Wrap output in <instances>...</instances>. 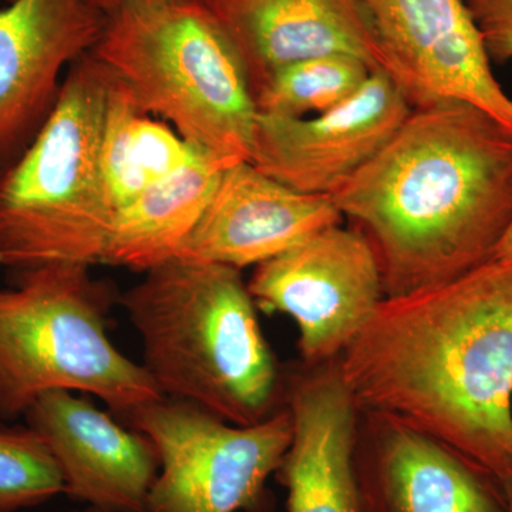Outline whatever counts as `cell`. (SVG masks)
Segmentation results:
<instances>
[{
  "instance_id": "cell-19",
  "label": "cell",
  "mask_w": 512,
  "mask_h": 512,
  "mask_svg": "<svg viewBox=\"0 0 512 512\" xmlns=\"http://www.w3.org/2000/svg\"><path fill=\"white\" fill-rule=\"evenodd\" d=\"M373 72L363 60L348 55L301 60L266 80L254 94L256 111L296 119L326 113L355 96Z\"/></svg>"
},
{
  "instance_id": "cell-20",
  "label": "cell",
  "mask_w": 512,
  "mask_h": 512,
  "mask_svg": "<svg viewBox=\"0 0 512 512\" xmlns=\"http://www.w3.org/2000/svg\"><path fill=\"white\" fill-rule=\"evenodd\" d=\"M64 494L62 471L28 424L0 420V512H19Z\"/></svg>"
},
{
  "instance_id": "cell-8",
  "label": "cell",
  "mask_w": 512,
  "mask_h": 512,
  "mask_svg": "<svg viewBox=\"0 0 512 512\" xmlns=\"http://www.w3.org/2000/svg\"><path fill=\"white\" fill-rule=\"evenodd\" d=\"M247 285L256 308L293 319L308 366L338 359L384 299L375 249L342 222L256 265Z\"/></svg>"
},
{
  "instance_id": "cell-22",
  "label": "cell",
  "mask_w": 512,
  "mask_h": 512,
  "mask_svg": "<svg viewBox=\"0 0 512 512\" xmlns=\"http://www.w3.org/2000/svg\"><path fill=\"white\" fill-rule=\"evenodd\" d=\"M167 2V0H89L94 9L99 10L104 18L128 8V6L144 5V3Z\"/></svg>"
},
{
  "instance_id": "cell-24",
  "label": "cell",
  "mask_w": 512,
  "mask_h": 512,
  "mask_svg": "<svg viewBox=\"0 0 512 512\" xmlns=\"http://www.w3.org/2000/svg\"><path fill=\"white\" fill-rule=\"evenodd\" d=\"M500 484L503 488L505 508H507V512H512V476L505 478Z\"/></svg>"
},
{
  "instance_id": "cell-21",
  "label": "cell",
  "mask_w": 512,
  "mask_h": 512,
  "mask_svg": "<svg viewBox=\"0 0 512 512\" xmlns=\"http://www.w3.org/2000/svg\"><path fill=\"white\" fill-rule=\"evenodd\" d=\"M467 5L490 60H511L512 0H468Z\"/></svg>"
},
{
  "instance_id": "cell-5",
  "label": "cell",
  "mask_w": 512,
  "mask_h": 512,
  "mask_svg": "<svg viewBox=\"0 0 512 512\" xmlns=\"http://www.w3.org/2000/svg\"><path fill=\"white\" fill-rule=\"evenodd\" d=\"M147 113L225 164L249 161L256 107L244 64L201 0L128 6L92 50Z\"/></svg>"
},
{
  "instance_id": "cell-13",
  "label": "cell",
  "mask_w": 512,
  "mask_h": 512,
  "mask_svg": "<svg viewBox=\"0 0 512 512\" xmlns=\"http://www.w3.org/2000/svg\"><path fill=\"white\" fill-rule=\"evenodd\" d=\"M111 414L86 397L53 390L23 417L56 458L64 495L100 510L146 512L160 470L156 447Z\"/></svg>"
},
{
  "instance_id": "cell-6",
  "label": "cell",
  "mask_w": 512,
  "mask_h": 512,
  "mask_svg": "<svg viewBox=\"0 0 512 512\" xmlns=\"http://www.w3.org/2000/svg\"><path fill=\"white\" fill-rule=\"evenodd\" d=\"M90 268L36 266L0 286V420L25 416L53 390L92 394L119 419L164 397L111 342L107 319L119 296Z\"/></svg>"
},
{
  "instance_id": "cell-11",
  "label": "cell",
  "mask_w": 512,
  "mask_h": 512,
  "mask_svg": "<svg viewBox=\"0 0 512 512\" xmlns=\"http://www.w3.org/2000/svg\"><path fill=\"white\" fill-rule=\"evenodd\" d=\"M104 23L89 0H10L0 6V171L37 136L67 70L92 52Z\"/></svg>"
},
{
  "instance_id": "cell-3",
  "label": "cell",
  "mask_w": 512,
  "mask_h": 512,
  "mask_svg": "<svg viewBox=\"0 0 512 512\" xmlns=\"http://www.w3.org/2000/svg\"><path fill=\"white\" fill-rule=\"evenodd\" d=\"M117 302L140 335L143 365L165 397L251 426L285 407V373L241 271L173 258Z\"/></svg>"
},
{
  "instance_id": "cell-26",
  "label": "cell",
  "mask_w": 512,
  "mask_h": 512,
  "mask_svg": "<svg viewBox=\"0 0 512 512\" xmlns=\"http://www.w3.org/2000/svg\"><path fill=\"white\" fill-rule=\"evenodd\" d=\"M0 265H2V259H0Z\"/></svg>"
},
{
  "instance_id": "cell-2",
  "label": "cell",
  "mask_w": 512,
  "mask_h": 512,
  "mask_svg": "<svg viewBox=\"0 0 512 512\" xmlns=\"http://www.w3.org/2000/svg\"><path fill=\"white\" fill-rule=\"evenodd\" d=\"M332 198L375 249L384 298L447 284L512 225V130L466 101L416 107Z\"/></svg>"
},
{
  "instance_id": "cell-18",
  "label": "cell",
  "mask_w": 512,
  "mask_h": 512,
  "mask_svg": "<svg viewBox=\"0 0 512 512\" xmlns=\"http://www.w3.org/2000/svg\"><path fill=\"white\" fill-rule=\"evenodd\" d=\"M154 117L113 74L101 134L100 170L114 217L141 192L201 153L170 124Z\"/></svg>"
},
{
  "instance_id": "cell-17",
  "label": "cell",
  "mask_w": 512,
  "mask_h": 512,
  "mask_svg": "<svg viewBox=\"0 0 512 512\" xmlns=\"http://www.w3.org/2000/svg\"><path fill=\"white\" fill-rule=\"evenodd\" d=\"M231 165L198 153L177 173L117 211L103 264L147 272L175 258Z\"/></svg>"
},
{
  "instance_id": "cell-12",
  "label": "cell",
  "mask_w": 512,
  "mask_h": 512,
  "mask_svg": "<svg viewBox=\"0 0 512 512\" xmlns=\"http://www.w3.org/2000/svg\"><path fill=\"white\" fill-rule=\"evenodd\" d=\"M355 468L365 512H507L495 478L383 414L360 412Z\"/></svg>"
},
{
  "instance_id": "cell-4",
  "label": "cell",
  "mask_w": 512,
  "mask_h": 512,
  "mask_svg": "<svg viewBox=\"0 0 512 512\" xmlns=\"http://www.w3.org/2000/svg\"><path fill=\"white\" fill-rule=\"evenodd\" d=\"M111 82L92 52L76 60L46 123L0 171L2 265L103 264L114 221L100 170Z\"/></svg>"
},
{
  "instance_id": "cell-1",
  "label": "cell",
  "mask_w": 512,
  "mask_h": 512,
  "mask_svg": "<svg viewBox=\"0 0 512 512\" xmlns=\"http://www.w3.org/2000/svg\"><path fill=\"white\" fill-rule=\"evenodd\" d=\"M338 363L359 412L402 421L498 483L512 476V262L384 298Z\"/></svg>"
},
{
  "instance_id": "cell-23",
  "label": "cell",
  "mask_w": 512,
  "mask_h": 512,
  "mask_svg": "<svg viewBox=\"0 0 512 512\" xmlns=\"http://www.w3.org/2000/svg\"><path fill=\"white\" fill-rule=\"evenodd\" d=\"M497 261L512 262V225L507 234L495 249L494 258Z\"/></svg>"
},
{
  "instance_id": "cell-14",
  "label": "cell",
  "mask_w": 512,
  "mask_h": 512,
  "mask_svg": "<svg viewBox=\"0 0 512 512\" xmlns=\"http://www.w3.org/2000/svg\"><path fill=\"white\" fill-rule=\"evenodd\" d=\"M284 373L292 440L275 476L288 491L286 510L365 512L355 468L360 412L338 359Z\"/></svg>"
},
{
  "instance_id": "cell-27",
  "label": "cell",
  "mask_w": 512,
  "mask_h": 512,
  "mask_svg": "<svg viewBox=\"0 0 512 512\" xmlns=\"http://www.w3.org/2000/svg\"><path fill=\"white\" fill-rule=\"evenodd\" d=\"M8 2H10V0H8Z\"/></svg>"
},
{
  "instance_id": "cell-16",
  "label": "cell",
  "mask_w": 512,
  "mask_h": 512,
  "mask_svg": "<svg viewBox=\"0 0 512 512\" xmlns=\"http://www.w3.org/2000/svg\"><path fill=\"white\" fill-rule=\"evenodd\" d=\"M201 2L237 50L252 96L278 70L312 57L353 56L384 72L382 49L356 0Z\"/></svg>"
},
{
  "instance_id": "cell-15",
  "label": "cell",
  "mask_w": 512,
  "mask_h": 512,
  "mask_svg": "<svg viewBox=\"0 0 512 512\" xmlns=\"http://www.w3.org/2000/svg\"><path fill=\"white\" fill-rule=\"evenodd\" d=\"M342 220L330 195L292 190L242 161L224 171L200 222L175 258L241 271Z\"/></svg>"
},
{
  "instance_id": "cell-10",
  "label": "cell",
  "mask_w": 512,
  "mask_h": 512,
  "mask_svg": "<svg viewBox=\"0 0 512 512\" xmlns=\"http://www.w3.org/2000/svg\"><path fill=\"white\" fill-rule=\"evenodd\" d=\"M412 104L377 70L362 89L316 117L256 113L249 164L305 194L335 195L394 136Z\"/></svg>"
},
{
  "instance_id": "cell-25",
  "label": "cell",
  "mask_w": 512,
  "mask_h": 512,
  "mask_svg": "<svg viewBox=\"0 0 512 512\" xmlns=\"http://www.w3.org/2000/svg\"><path fill=\"white\" fill-rule=\"evenodd\" d=\"M72 512H110V511L100 510V508H94V507H86V508H83V510H77V511H72Z\"/></svg>"
},
{
  "instance_id": "cell-9",
  "label": "cell",
  "mask_w": 512,
  "mask_h": 512,
  "mask_svg": "<svg viewBox=\"0 0 512 512\" xmlns=\"http://www.w3.org/2000/svg\"><path fill=\"white\" fill-rule=\"evenodd\" d=\"M372 25L384 72L416 107L466 101L512 130V99L491 70L464 0H356Z\"/></svg>"
},
{
  "instance_id": "cell-7",
  "label": "cell",
  "mask_w": 512,
  "mask_h": 512,
  "mask_svg": "<svg viewBox=\"0 0 512 512\" xmlns=\"http://www.w3.org/2000/svg\"><path fill=\"white\" fill-rule=\"evenodd\" d=\"M120 420L146 434L160 460L146 512H265L266 483L292 440L286 406L261 423L238 426L164 396Z\"/></svg>"
}]
</instances>
